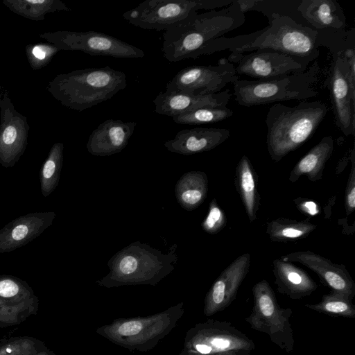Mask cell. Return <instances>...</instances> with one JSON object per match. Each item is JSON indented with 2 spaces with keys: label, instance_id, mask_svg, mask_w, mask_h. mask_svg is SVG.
<instances>
[{
  "label": "cell",
  "instance_id": "30bf717a",
  "mask_svg": "<svg viewBox=\"0 0 355 355\" xmlns=\"http://www.w3.org/2000/svg\"><path fill=\"white\" fill-rule=\"evenodd\" d=\"M252 339L228 321L209 319L188 330L183 351L191 355H212L235 350L252 352Z\"/></svg>",
  "mask_w": 355,
  "mask_h": 355
},
{
  "label": "cell",
  "instance_id": "ab89813d",
  "mask_svg": "<svg viewBox=\"0 0 355 355\" xmlns=\"http://www.w3.org/2000/svg\"><path fill=\"white\" fill-rule=\"evenodd\" d=\"M33 53L35 58L43 60L46 56L45 51L40 46H35L33 49Z\"/></svg>",
  "mask_w": 355,
  "mask_h": 355
},
{
  "label": "cell",
  "instance_id": "5b68a950",
  "mask_svg": "<svg viewBox=\"0 0 355 355\" xmlns=\"http://www.w3.org/2000/svg\"><path fill=\"white\" fill-rule=\"evenodd\" d=\"M317 35L316 31L290 17L272 15L269 25L252 42L230 51L243 54L259 49H271L285 53L308 67L320 54L315 44Z\"/></svg>",
  "mask_w": 355,
  "mask_h": 355
},
{
  "label": "cell",
  "instance_id": "52a82bcc",
  "mask_svg": "<svg viewBox=\"0 0 355 355\" xmlns=\"http://www.w3.org/2000/svg\"><path fill=\"white\" fill-rule=\"evenodd\" d=\"M253 307L245 318L251 328L267 334L270 340L287 353L294 350L293 331L290 318L291 309L281 308L275 294L266 279L252 287Z\"/></svg>",
  "mask_w": 355,
  "mask_h": 355
},
{
  "label": "cell",
  "instance_id": "ffe728a7",
  "mask_svg": "<svg viewBox=\"0 0 355 355\" xmlns=\"http://www.w3.org/2000/svg\"><path fill=\"white\" fill-rule=\"evenodd\" d=\"M137 123L107 119L94 129L89 137L86 147L96 156H110L123 150L132 137Z\"/></svg>",
  "mask_w": 355,
  "mask_h": 355
},
{
  "label": "cell",
  "instance_id": "f546056e",
  "mask_svg": "<svg viewBox=\"0 0 355 355\" xmlns=\"http://www.w3.org/2000/svg\"><path fill=\"white\" fill-rule=\"evenodd\" d=\"M233 114L227 107H207L176 115L173 120L178 124L201 125L220 122L231 117Z\"/></svg>",
  "mask_w": 355,
  "mask_h": 355
},
{
  "label": "cell",
  "instance_id": "d6986e66",
  "mask_svg": "<svg viewBox=\"0 0 355 355\" xmlns=\"http://www.w3.org/2000/svg\"><path fill=\"white\" fill-rule=\"evenodd\" d=\"M232 94L230 89L205 95L184 92H159L153 100L155 112L173 117L176 115L207 107H227Z\"/></svg>",
  "mask_w": 355,
  "mask_h": 355
},
{
  "label": "cell",
  "instance_id": "44dd1931",
  "mask_svg": "<svg viewBox=\"0 0 355 355\" xmlns=\"http://www.w3.org/2000/svg\"><path fill=\"white\" fill-rule=\"evenodd\" d=\"M230 136L226 128H194L179 131L175 137L164 142L172 153L190 155L213 150Z\"/></svg>",
  "mask_w": 355,
  "mask_h": 355
},
{
  "label": "cell",
  "instance_id": "277c9868",
  "mask_svg": "<svg viewBox=\"0 0 355 355\" xmlns=\"http://www.w3.org/2000/svg\"><path fill=\"white\" fill-rule=\"evenodd\" d=\"M320 68L315 60L305 71L269 80H248L238 78L233 85L235 101L244 107L275 102L304 101L318 96L314 85Z\"/></svg>",
  "mask_w": 355,
  "mask_h": 355
},
{
  "label": "cell",
  "instance_id": "d4e9b609",
  "mask_svg": "<svg viewBox=\"0 0 355 355\" xmlns=\"http://www.w3.org/2000/svg\"><path fill=\"white\" fill-rule=\"evenodd\" d=\"M257 174L246 155L240 159L235 170L234 183L250 222L257 218L260 205V195L257 189Z\"/></svg>",
  "mask_w": 355,
  "mask_h": 355
},
{
  "label": "cell",
  "instance_id": "4316f807",
  "mask_svg": "<svg viewBox=\"0 0 355 355\" xmlns=\"http://www.w3.org/2000/svg\"><path fill=\"white\" fill-rule=\"evenodd\" d=\"M301 0H236L240 11L262 13L270 21L272 15L288 16L297 23L309 26L297 10Z\"/></svg>",
  "mask_w": 355,
  "mask_h": 355
},
{
  "label": "cell",
  "instance_id": "83f0119b",
  "mask_svg": "<svg viewBox=\"0 0 355 355\" xmlns=\"http://www.w3.org/2000/svg\"><path fill=\"white\" fill-rule=\"evenodd\" d=\"M316 227L308 220L281 217L268 223L266 232L272 241L287 243L307 237Z\"/></svg>",
  "mask_w": 355,
  "mask_h": 355
},
{
  "label": "cell",
  "instance_id": "f35d334b",
  "mask_svg": "<svg viewBox=\"0 0 355 355\" xmlns=\"http://www.w3.org/2000/svg\"><path fill=\"white\" fill-rule=\"evenodd\" d=\"M336 197L334 196L329 200L328 205L324 207V218L327 219L331 214V208L335 204Z\"/></svg>",
  "mask_w": 355,
  "mask_h": 355
},
{
  "label": "cell",
  "instance_id": "5bb4252c",
  "mask_svg": "<svg viewBox=\"0 0 355 355\" xmlns=\"http://www.w3.org/2000/svg\"><path fill=\"white\" fill-rule=\"evenodd\" d=\"M39 299L19 277L0 275V328L18 324L38 311Z\"/></svg>",
  "mask_w": 355,
  "mask_h": 355
},
{
  "label": "cell",
  "instance_id": "9c48e42d",
  "mask_svg": "<svg viewBox=\"0 0 355 355\" xmlns=\"http://www.w3.org/2000/svg\"><path fill=\"white\" fill-rule=\"evenodd\" d=\"M235 0H146L125 12L130 24L146 30L166 31L175 23L199 10L228 6Z\"/></svg>",
  "mask_w": 355,
  "mask_h": 355
},
{
  "label": "cell",
  "instance_id": "7a4b0ae2",
  "mask_svg": "<svg viewBox=\"0 0 355 355\" xmlns=\"http://www.w3.org/2000/svg\"><path fill=\"white\" fill-rule=\"evenodd\" d=\"M329 111L320 101H301L293 107L276 103L266 117V144L270 158L279 162L315 133Z\"/></svg>",
  "mask_w": 355,
  "mask_h": 355
},
{
  "label": "cell",
  "instance_id": "7402d4cb",
  "mask_svg": "<svg viewBox=\"0 0 355 355\" xmlns=\"http://www.w3.org/2000/svg\"><path fill=\"white\" fill-rule=\"evenodd\" d=\"M297 10L306 24L316 31H343L346 17L336 0H301Z\"/></svg>",
  "mask_w": 355,
  "mask_h": 355
},
{
  "label": "cell",
  "instance_id": "e575fe53",
  "mask_svg": "<svg viewBox=\"0 0 355 355\" xmlns=\"http://www.w3.org/2000/svg\"><path fill=\"white\" fill-rule=\"evenodd\" d=\"M349 159L352 163L351 170L346 184L345 192V209L347 216L352 214L355 209V148L350 149Z\"/></svg>",
  "mask_w": 355,
  "mask_h": 355
},
{
  "label": "cell",
  "instance_id": "603a6c76",
  "mask_svg": "<svg viewBox=\"0 0 355 355\" xmlns=\"http://www.w3.org/2000/svg\"><path fill=\"white\" fill-rule=\"evenodd\" d=\"M272 272L277 291L291 300L309 296L318 287L306 271L281 259L273 260Z\"/></svg>",
  "mask_w": 355,
  "mask_h": 355
},
{
  "label": "cell",
  "instance_id": "3957f363",
  "mask_svg": "<svg viewBox=\"0 0 355 355\" xmlns=\"http://www.w3.org/2000/svg\"><path fill=\"white\" fill-rule=\"evenodd\" d=\"M177 245L167 253L147 243L135 241L112 256L107 262L109 273L96 282L107 288L150 284L155 286L174 269Z\"/></svg>",
  "mask_w": 355,
  "mask_h": 355
},
{
  "label": "cell",
  "instance_id": "cb8c5ba5",
  "mask_svg": "<svg viewBox=\"0 0 355 355\" xmlns=\"http://www.w3.org/2000/svg\"><path fill=\"white\" fill-rule=\"evenodd\" d=\"M334 140L331 136L324 137L311 148L295 165L288 180L295 182L302 175L312 182L320 180L327 161L333 154Z\"/></svg>",
  "mask_w": 355,
  "mask_h": 355
},
{
  "label": "cell",
  "instance_id": "8fae6325",
  "mask_svg": "<svg viewBox=\"0 0 355 355\" xmlns=\"http://www.w3.org/2000/svg\"><path fill=\"white\" fill-rule=\"evenodd\" d=\"M238 78L235 66L227 58H221L216 65H193L181 69L167 83L165 92L214 94Z\"/></svg>",
  "mask_w": 355,
  "mask_h": 355
},
{
  "label": "cell",
  "instance_id": "b9f144b4",
  "mask_svg": "<svg viewBox=\"0 0 355 355\" xmlns=\"http://www.w3.org/2000/svg\"><path fill=\"white\" fill-rule=\"evenodd\" d=\"M27 2L32 3H44V1H27Z\"/></svg>",
  "mask_w": 355,
  "mask_h": 355
},
{
  "label": "cell",
  "instance_id": "8992f818",
  "mask_svg": "<svg viewBox=\"0 0 355 355\" xmlns=\"http://www.w3.org/2000/svg\"><path fill=\"white\" fill-rule=\"evenodd\" d=\"M184 311L181 302L153 315L115 320L98 328L96 332L129 350L147 352L171 331Z\"/></svg>",
  "mask_w": 355,
  "mask_h": 355
},
{
  "label": "cell",
  "instance_id": "74e56055",
  "mask_svg": "<svg viewBox=\"0 0 355 355\" xmlns=\"http://www.w3.org/2000/svg\"><path fill=\"white\" fill-rule=\"evenodd\" d=\"M178 355H191L182 350ZM212 355H251V352L247 350H235Z\"/></svg>",
  "mask_w": 355,
  "mask_h": 355
},
{
  "label": "cell",
  "instance_id": "d6a6232c",
  "mask_svg": "<svg viewBox=\"0 0 355 355\" xmlns=\"http://www.w3.org/2000/svg\"><path fill=\"white\" fill-rule=\"evenodd\" d=\"M46 348L42 341L33 337H12L0 345V355H33Z\"/></svg>",
  "mask_w": 355,
  "mask_h": 355
},
{
  "label": "cell",
  "instance_id": "4dcf8cb0",
  "mask_svg": "<svg viewBox=\"0 0 355 355\" xmlns=\"http://www.w3.org/2000/svg\"><path fill=\"white\" fill-rule=\"evenodd\" d=\"M305 306L313 311L332 316L355 318V308L352 300L341 295L330 292L322 296L317 304H306Z\"/></svg>",
  "mask_w": 355,
  "mask_h": 355
},
{
  "label": "cell",
  "instance_id": "e0dca14e",
  "mask_svg": "<svg viewBox=\"0 0 355 355\" xmlns=\"http://www.w3.org/2000/svg\"><path fill=\"white\" fill-rule=\"evenodd\" d=\"M55 216L53 211L32 212L5 225L0 230V254L14 251L38 237Z\"/></svg>",
  "mask_w": 355,
  "mask_h": 355
},
{
  "label": "cell",
  "instance_id": "7bdbcfd3",
  "mask_svg": "<svg viewBox=\"0 0 355 355\" xmlns=\"http://www.w3.org/2000/svg\"><path fill=\"white\" fill-rule=\"evenodd\" d=\"M8 340L7 338H0V345Z\"/></svg>",
  "mask_w": 355,
  "mask_h": 355
},
{
  "label": "cell",
  "instance_id": "d590c367",
  "mask_svg": "<svg viewBox=\"0 0 355 355\" xmlns=\"http://www.w3.org/2000/svg\"><path fill=\"white\" fill-rule=\"evenodd\" d=\"M293 202L299 211L309 217H313L320 214V206L314 200L298 197L293 200Z\"/></svg>",
  "mask_w": 355,
  "mask_h": 355
},
{
  "label": "cell",
  "instance_id": "6da1fadb",
  "mask_svg": "<svg viewBox=\"0 0 355 355\" xmlns=\"http://www.w3.org/2000/svg\"><path fill=\"white\" fill-rule=\"evenodd\" d=\"M245 21L236 0L221 10L193 12L165 31L163 55L171 62L197 58L212 41L238 28Z\"/></svg>",
  "mask_w": 355,
  "mask_h": 355
},
{
  "label": "cell",
  "instance_id": "2e32d148",
  "mask_svg": "<svg viewBox=\"0 0 355 355\" xmlns=\"http://www.w3.org/2000/svg\"><path fill=\"white\" fill-rule=\"evenodd\" d=\"M250 254H243L220 273L205 296L203 309L205 316L220 312L232 304L250 270Z\"/></svg>",
  "mask_w": 355,
  "mask_h": 355
},
{
  "label": "cell",
  "instance_id": "1f68e13d",
  "mask_svg": "<svg viewBox=\"0 0 355 355\" xmlns=\"http://www.w3.org/2000/svg\"><path fill=\"white\" fill-rule=\"evenodd\" d=\"M315 41L316 46H324L333 55H343L349 49H355V30L348 31H319Z\"/></svg>",
  "mask_w": 355,
  "mask_h": 355
},
{
  "label": "cell",
  "instance_id": "484cf974",
  "mask_svg": "<svg viewBox=\"0 0 355 355\" xmlns=\"http://www.w3.org/2000/svg\"><path fill=\"white\" fill-rule=\"evenodd\" d=\"M208 192V178L205 172L189 171L178 180L175 187V198L185 210L198 208L206 199Z\"/></svg>",
  "mask_w": 355,
  "mask_h": 355
},
{
  "label": "cell",
  "instance_id": "4fadbf2b",
  "mask_svg": "<svg viewBox=\"0 0 355 355\" xmlns=\"http://www.w3.org/2000/svg\"><path fill=\"white\" fill-rule=\"evenodd\" d=\"M331 56L324 85L329 92L335 124L348 137L355 132V98L347 78L348 63L341 55Z\"/></svg>",
  "mask_w": 355,
  "mask_h": 355
},
{
  "label": "cell",
  "instance_id": "9a60e30c",
  "mask_svg": "<svg viewBox=\"0 0 355 355\" xmlns=\"http://www.w3.org/2000/svg\"><path fill=\"white\" fill-rule=\"evenodd\" d=\"M280 259L284 261L300 263L311 270L324 286L330 288L331 293L352 300L355 296V283L345 265L334 263L309 250L291 252Z\"/></svg>",
  "mask_w": 355,
  "mask_h": 355
},
{
  "label": "cell",
  "instance_id": "7c38bea8",
  "mask_svg": "<svg viewBox=\"0 0 355 355\" xmlns=\"http://www.w3.org/2000/svg\"><path fill=\"white\" fill-rule=\"evenodd\" d=\"M236 64V74L258 80H269L305 71L307 67L289 55L271 49H259L248 54L231 53L227 58Z\"/></svg>",
  "mask_w": 355,
  "mask_h": 355
},
{
  "label": "cell",
  "instance_id": "f1b7e54d",
  "mask_svg": "<svg viewBox=\"0 0 355 355\" xmlns=\"http://www.w3.org/2000/svg\"><path fill=\"white\" fill-rule=\"evenodd\" d=\"M62 166V146H55L40 172V189L44 197L49 196L56 189Z\"/></svg>",
  "mask_w": 355,
  "mask_h": 355
},
{
  "label": "cell",
  "instance_id": "ba28073f",
  "mask_svg": "<svg viewBox=\"0 0 355 355\" xmlns=\"http://www.w3.org/2000/svg\"><path fill=\"white\" fill-rule=\"evenodd\" d=\"M67 78V102L80 111L110 100L127 86L125 74L109 66L76 71Z\"/></svg>",
  "mask_w": 355,
  "mask_h": 355
},
{
  "label": "cell",
  "instance_id": "ac0fdd59",
  "mask_svg": "<svg viewBox=\"0 0 355 355\" xmlns=\"http://www.w3.org/2000/svg\"><path fill=\"white\" fill-rule=\"evenodd\" d=\"M66 39L71 49H79L92 55L117 58H140L145 55L142 49L104 33H73Z\"/></svg>",
  "mask_w": 355,
  "mask_h": 355
},
{
  "label": "cell",
  "instance_id": "836d02e7",
  "mask_svg": "<svg viewBox=\"0 0 355 355\" xmlns=\"http://www.w3.org/2000/svg\"><path fill=\"white\" fill-rule=\"evenodd\" d=\"M227 224V218L223 210L219 206L217 200L213 198L209 205L207 216L201 226L203 230L209 234H216L220 232Z\"/></svg>",
  "mask_w": 355,
  "mask_h": 355
},
{
  "label": "cell",
  "instance_id": "8d00e7d4",
  "mask_svg": "<svg viewBox=\"0 0 355 355\" xmlns=\"http://www.w3.org/2000/svg\"><path fill=\"white\" fill-rule=\"evenodd\" d=\"M17 130L13 126L7 127L3 132L2 141L6 146H12L17 139Z\"/></svg>",
  "mask_w": 355,
  "mask_h": 355
},
{
  "label": "cell",
  "instance_id": "60d3db41",
  "mask_svg": "<svg viewBox=\"0 0 355 355\" xmlns=\"http://www.w3.org/2000/svg\"><path fill=\"white\" fill-rule=\"evenodd\" d=\"M33 355H56L54 352H53L52 350L49 349V348H46Z\"/></svg>",
  "mask_w": 355,
  "mask_h": 355
}]
</instances>
